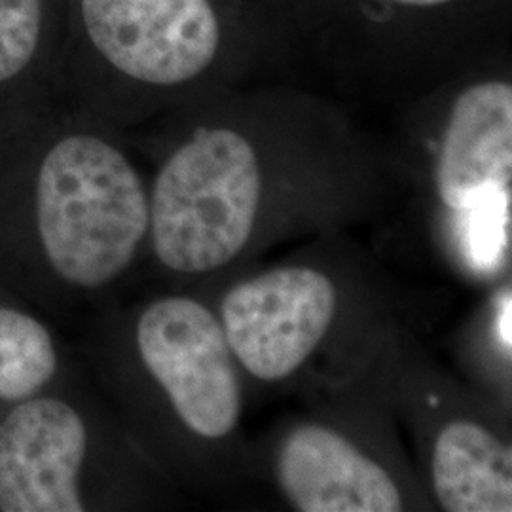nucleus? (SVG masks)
<instances>
[{
  "label": "nucleus",
  "instance_id": "11",
  "mask_svg": "<svg viewBox=\"0 0 512 512\" xmlns=\"http://www.w3.org/2000/svg\"><path fill=\"white\" fill-rule=\"evenodd\" d=\"M50 50V0H0V84L29 71Z\"/></svg>",
  "mask_w": 512,
  "mask_h": 512
},
{
  "label": "nucleus",
  "instance_id": "12",
  "mask_svg": "<svg viewBox=\"0 0 512 512\" xmlns=\"http://www.w3.org/2000/svg\"><path fill=\"white\" fill-rule=\"evenodd\" d=\"M393 2H401V4H408V6H437V4H444L450 0H393Z\"/></svg>",
  "mask_w": 512,
  "mask_h": 512
},
{
  "label": "nucleus",
  "instance_id": "10",
  "mask_svg": "<svg viewBox=\"0 0 512 512\" xmlns=\"http://www.w3.org/2000/svg\"><path fill=\"white\" fill-rule=\"evenodd\" d=\"M54 344L37 319L0 308V399L35 395L54 376Z\"/></svg>",
  "mask_w": 512,
  "mask_h": 512
},
{
  "label": "nucleus",
  "instance_id": "8",
  "mask_svg": "<svg viewBox=\"0 0 512 512\" xmlns=\"http://www.w3.org/2000/svg\"><path fill=\"white\" fill-rule=\"evenodd\" d=\"M512 88L480 82L459 95L437 160L440 200L467 211L490 194H511Z\"/></svg>",
  "mask_w": 512,
  "mask_h": 512
},
{
  "label": "nucleus",
  "instance_id": "5",
  "mask_svg": "<svg viewBox=\"0 0 512 512\" xmlns=\"http://www.w3.org/2000/svg\"><path fill=\"white\" fill-rule=\"evenodd\" d=\"M93 50L118 73L150 86H179L202 74L219 50L209 0H78Z\"/></svg>",
  "mask_w": 512,
  "mask_h": 512
},
{
  "label": "nucleus",
  "instance_id": "9",
  "mask_svg": "<svg viewBox=\"0 0 512 512\" xmlns=\"http://www.w3.org/2000/svg\"><path fill=\"white\" fill-rule=\"evenodd\" d=\"M431 469L444 511H512L511 446L475 421H452L442 427Z\"/></svg>",
  "mask_w": 512,
  "mask_h": 512
},
{
  "label": "nucleus",
  "instance_id": "1",
  "mask_svg": "<svg viewBox=\"0 0 512 512\" xmlns=\"http://www.w3.org/2000/svg\"><path fill=\"white\" fill-rule=\"evenodd\" d=\"M37 207L40 238L55 272L88 289L128 268L150 226L135 167L93 135H69L44 156Z\"/></svg>",
  "mask_w": 512,
  "mask_h": 512
},
{
  "label": "nucleus",
  "instance_id": "4",
  "mask_svg": "<svg viewBox=\"0 0 512 512\" xmlns=\"http://www.w3.org/2000/svg\"><path fill=\"white\" fill-rule=\"evenodd\" d=\"M336 310L338 294L327 275L285 266L230 289L220 325L239 365L260 382H281L323 342Z\"/></svg>",
  "mask_w": 512,
  "mask_h": 512
},
{
  "label": "nucleus",
  "instance_id": "7",
  "mask_svg": "<svg viewBox=\"0 0 512 512\" xmlns=\"http://www.w3.org/2000/svg\"><path fill=\"white\" fill-rule=\"evenodd\" d=\"M277 480L296 511L397 512L399 486L376 461L321 425H302L283 440Z\"/></svg>",
  "mask_w": 512,
  "mask_h": 512
},
{
  "label": "nucleus",
  "instance_id": "2",
  "mask_svg": "<svg viewBox=\"0 0 512 512\" xmlns=\"http://www.w3.org/2000/svg\"><path fill=\"white\" fill-rule=\"evenodd\" d=\"M260 198L262 173L253 145L232 129H198L154 184L156 255L179 274L222 268L251 238Z\"/></svg>",
  "mask_w": 512,
  "mask_h": 512
},
{
  "label": "nucleus",
  "instance_id": "6",
  "mask_svg": "<svg viewBox=\"0 0 512 512\" xmlns=\"http://www.w3.org/2000/svg\"><path fill=\"white\" fill-rule=\"evenodd\" d=\"M86 427L55 399L19 404L0 423V511L80 512Z\"/></svg>",
  "mask_w": 512,
  "mask_h": 512
},
{
  "label": "nucleus",
  "instance_id": "3",
  "mask_svg": "<svg viewBox=\"0 0 512 512\" xmlns=\"http://www.w3.org/2000/svg\"><path fill=\"white\" fill-rule=\"evenodd\" d=\"M137 346L190 431L219 440L236 429L241 391L232 349L203 304L183 296L152 304L139 319Z\"/></svg>",
  "mask_w": 512,
  "mask_h": 512
}]
</instances>
